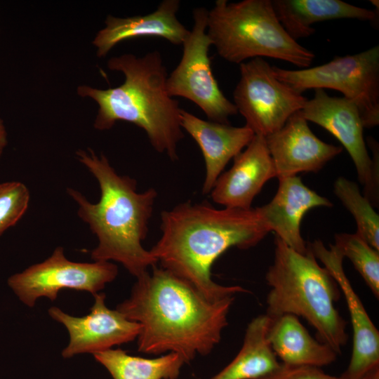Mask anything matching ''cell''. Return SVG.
<instances>
[{
	"label": "cell",
	"instance_id": "6da1fadb",
	"mask_svg": "<svg viewBox=\"0 0 379 379\" xmlns=\"http://www.w3.org/2000/svg\"><path fill=\"white\" fill-rule=\"evenodd\" d=\"M129 298L116 310L140 325L138 350L149 354L173 352L186 363L211 352L227 326L234 300L206 298L191 284L156 265L136 278Z\"/></svg>",
	"mask_w": 379,
	"mask_h": 379
},
{
	"label": "cell",
	"instance_id": "7a4b0ae2",
	"mask_svg": "<svg viewBox=\"0 0 379 379\" xmlns=\"http://www.w3.org/2000/svg\"><path fill=\"white\" fill-rule=\"evenodd\" d=\"M161 236L151 248L161 267L191 284L206 298L218 300L247 290L214 282L211 270L227 249H247L270 232L258 207L217 209L183 202L161 213Z\"/></svg>",
	"mask_w": 379,
	"mask_h": 379
},
{
	"label": "cell",
	"instance_id": "3957f363",
	"mask_svg": "<svg viewBox=\"0 0 379 379\" xmlns=\"http://www.w3.org/2000/svg\"><path fill=\"white\" fill-rule=\"evenodd\" d=\"M81 163L98 181L100 197L91 203L78 190L67 188V194L77 204V215L98 239L91 251L93 261H115L135 278L148 272L158 262L142 246L148 232L157 192L149 188L137 191V182L121 175L104 154L92 149L76 152Z\"/></svg>",
	"mask_w": 379,
	"mask_h": 379
},
{
	"label": "cell",
	"instance_id": "277c9868",
	"mask_svg": "<svg viewBox=\"0 0 379 379\" xmlns=\"http://www.w3.org/2000/svg\"><path fill=\"white\" fill-rule=\"evenodd\" d=\"M107 66L124 74L121 85L107 89L81 85L77 89L79 96L93 100L98 106L94 128L109 130L119 121L133 124L145 131L157 152L178 160V145L185 136L181 108L167 93L168 74L161 54L158 51L141 57L124 53L110 58Z\"/></svg>",
	"mask_w": 379,
	"mask_h": 379
},
{
	"label": "cell",
	"instance_id": "5b68a950",
	"mask_svg": "<svg viewBox=\"0 0 379 379\" xmlns=\"http://www.w3.org/2000/svg\"><path fill=\"white\" fill-rule=\"evenodd\" d=\"M265 280L270 287L265 314L270 319L287 314L303 317L315 328L319 341L341 353L348 337L346 321L335 306L340 289L310 248L302 254L275 237L273 262Z\"/></svg>",
	"mask_w": 379,
	"mask_h": 379
},
{
	"label": "cell",
	"instance_id": "8992f818",
	"mask_svg": "<svg viewBox=\"0 0 379 379\" xmlns=\"http://www.w3.org/2000/svg\"><path fill=\"white\" fill-rule=\"evenodd\" d=\"M206 32L218 54L234 64L270 58L304 69L315 58L287 34L272 0H217L208 11Z\"/></svg>",
	"mask_w": 379,
	"mask_h": 379
},
{
	"label": "cell",
	"instance_id": "52a82bcc",
	"mask_svg": "<svg viewBox=\"0 0 379 379\" xmlns=\"http://www.w3.org/2000/svg\"><path fill=\"white\" fill-rule=\"evenodd\" d=\"M275 77L301 93L308 89H333L357 107L364 128L379 124V46L335 56L330 62L302 69L272 66Z\"/></svg>",
	"mask_w": 379,
	"mask_h": 379
},
{
	"label": "cell",
	"instance_id": "ba28073f",
	"mask_svg": "<svg viewBox=\"0 0 379 379\" xmlns=\"http://www.w3.org/2000/svg\"><path fill=\"white\" fill-rule=\"evenodd\" d=\"M208 10H193V26L182 43V54L176 67L168 74L166 91L173 98L181 97L197 105L209 121L230 124L238 114L234 104L220 90L212 72L207 34Z\"/></svg>",
	"mask_w": 379,
	"mask_h": 379
},
{
	"label": "cell",
	"instance_id": "9c48e42d",
	"mask_svg": "<svg viewBox=\"0 0 379 379\" xmlns=\"http://www.w3.org/2000/svg\"><path fill=\"white\" fill-rule=\"evenodd\" d=\"M240 78L233 91L234 104L255 135L267 137L301 110L307 98L279 80L262 58L239 65Z\"/></svg>",
	"mask_w": 379,
	"mask_h": 379
},
{
	"label": "cell",
	"instance_id": "30bf717a",
	"mask_svg": "<svg viewBox=\"0 0 379 379\" xmlns=\"http://www.w3.org/2000/svg\"><path fill=\"white\" fill-rule=\"evenodd\" d=\"M303 117L332 134L346 149L364 187L363 195L373 207L379 202V165L378 144L368 138L373 159L367 151L363 135L364 126L359 109L344 97L328 95L323 89H315L312 98L300 110Z\"/></svg>",
	"mask_w": 379,
	"mask_h": 379
},
{
	"label": "cell",
	"instance_id": "8fae6325",
	"mask_svg": "<svg viewBox=\"0 0 379 379\" xmlns=\"http://www.w3.org/2000/svg\"><path fill=\"white\" fill-rule=\"evenodd\" d=\"M118 274L117 266L109 261L79 262L68 260L62 246L41 262L11 275L8 285L25 305L32 307L36 300H55L65 288L84 291L92 295L102 290Z\"/></svg>",
	"mask_w": 379,
	"mask_h": 379
},
{
	"label": "cell",
	"instance_id": "7c38bea8",
	"mask_svg": "<svg viewBox=\"0 0 379 379\" xmlns=\"http://www.w3.org/2000/svg\"><path fill=\"white\" fill-rule=\"evenodd\" d=\"M93 295L94 303L85 316L74 317L55 306L48 311L51 317L68 331L69 340L62 351L65 359L79 354H93L128 343L137 339L140 333L141 327L138 323L106 305L105 293Z\"/></svg>",
	"mask_w": 379,
	"mask_h": 379
},
{
	"label": "cell",
	"instance_id": "4fadbf2b",
	"mask_svg": "<svg viewBox=\"0 0 379 379\" xmlns=\"http://www.w3.org/2000/svg\"><path fill=\"white\" fill-rule=\"evenodd\" d=\"M314 256L333 277L345 299L352 327V351L343 379H361L379 365V331L369 317L343 269L344 257L333 245L326 248L321 240L308 245Z\"/></svg>",
	"mask_w": 379,
	"mask_h": 379
},
{
	"label": "cell",
	"instance_id": "5bb4252c",
	"mask_svg": "<svg viewBox=\"0 0 379 379\" xmlns=\"http://www.w3.org/2000/svg\"><path fill=\"white\" fill-rule=\"evenodd\" d=\"M300 110L293 114L279 130L265 137L277 178L318 172L341 153V147L317 137Z\"/></svg>",
	"mask_w": 379,
	"mask_h": 379
},
{
	"label": "cell",
	"instance_id": "9a60e30c",
	"mask_svg": "<svg viewBox=\"0 0 379 379\" xmlns=\"http://www.w3.org/2000/svg\"><path fill=\"white\" fill-rule=\"evenodd\" d=\"M233 159L232 166L216 180L211 197L225 208L249 209L264 185L277 178L265 137L255 135Z\"/></svg>",
	"mask_w": 379,
	"mask_h": 379
},
{
	"label": "cell",
	"instance_id": "2e32d148",
	"mask_svg": "<svg viewBox=\"0 0 379 379\" xmlns=\"http://www.w3.org/2000/svg\"><path fill=\"white\" fill-rule=\"evenodd\" d=\"M180 123L201 150L206 168L202 194H208L227 163L248 145L255 133L246 126L204 120L182 108Z\"/></svg>",
	"mask_w": 379,
	"mask_h": 379
},
{
	"label": "cell",
	"instance_id": "e0dca14e",
	"mask_svg": "<svg viewBox=\"0 0 379 379\" xmlns=\"http://www.w3.org/2000/svg\"><path fill=\"white\" fill-rule=\"evenodd\" d=\"M277 192L267 204L258 207L270 232L287 246L307 254L309 247L300 233L304 215L314 207H331L327 199L307 187L297 175L280 178Z\"/></svg>",
	"mask_w": 379,
	"mask_h": 379
},
{
	"label": "cell",
	"instance_id": "ac0fdd59",
	"mask_svg": "<svg viewBox=\"0 0 379 379\" xmlns=\"http://www.w3.org/2000/svg\"><path fill=\"white\" fill-rule=\"evenodd\" d=\"M179 0H164L150 13L128 18L108 15L105 26L95 34L92 44L99 58L106 56L119 43L140 37L163 38L175 45H182L190 34L177 18Z\"/></svg>",
	"mask_w": 379,
	"mask_h": 379
},
{
	"label": "cell",
	"instance_id": "d6986e66",
	"mask_svg": "<svg viewBox=\"0 0 379 379\" xmlns=\"http://www.w3.org/2000/svg\"><path fill=\"white\" fill-rule=\"evenodd\" d=\"M279 22L294 40L307 38L315 32L312 25L338 19L376 20V13L340 0H272Z\"/></svg>",
	"mask_w": 379,
	"mask_h": 379
},
{
	"label": "cell",
	"instance_id": "ffe728a7",
	"mask_svg": "<svg viewBox=\"0 0 379 379\" xmlns=\"http://www.w3.org/2000/svg\"><path fill=\"white\" fill-rule=\"evenodd\" d=\"M267 338L284 364L320 368L334 362L338 354L328 345L312 337L293 314L270 319Z\"/></svg>",
	"mask_w": 379,
	"mask_h": 379
},
{
	"label": "cell",
	"instance_id": "44dd1931",
	"mask_svg": "<svg viewBox=\"0 0 379 379\" xmlns=\"http://www.w3.org/2000/svg\"><path fill=\"white\" fill-rule=\"evenodd\" d=\"M270 321L265 314L253 319L237 355L210 379H259L276 371L281 363L267 338Z\"/></svg>",
	"mask_w": 379,
	"mask_h": 379
},
{
	"label": "cell",
	"instance_id": "7402d4cb",
	"mask_svg": "<svg viewBox=\"0 0 379 379\" xmlns=\"http://www.w3.org/2000/svg\"><path fill=\"white\" fill-rule=\"evenodd\" d=\"M93 355L113 379H177L185 364L181 356L173 352L147 359L112 348Z\"/></svg>",
	"mask_w": 379,
	"mask_h": 379
},
{
	"label": "cell",
	"instance_id": "603a6c76",
	"mask_svg": "<svg viewBox=\"0 0 379 379\" xmlns=\"http://www.w3.org/2000/svg\"><path fill=\"white\" fill-rule=\"evenodd\" d=\"M334 192L350 212L357 223V234L379 251V216L370 201L361 194L358 185L339 177L334 183Z\"/></svg>",
	"mask_w": 379,
	"mask_h": 379
},
{
	"label": "cell",
	"instance_id": "cb8c5ba5",
	"mask_svg": "<svg viewBox=\"0 0 379 379\" xmlns=\"http://www.w3.org/2000/svg\"><path fill=\"white\" fill-rule=\"evenodd\" d=\"M333 245L344 258H347L352 262L373 295L378 298L379 251L357 233L336 234Z\"/></svg>",
	"mask_w": 379,
	"mask_h": 379
},
{
	"label": "cell",
	"instance_id": "d4e9b609",
	"mask_svg": "<svg viewBox=\"0 0 379 379\" xmlns=\"http://www.w3.org/2000/svg\"><path fill=\"white\" fill-rule=\"evenodd\" d=\"M29 201V190L23 182L0 183V236L22 218Z\"/></svg>",
	"mask_w": 379,
	"mask_h": 379
},
{
	"label": "cell",
	"instance_id": "484cf974",
	"mask_svg": "<svg viewBox=\"0 0 379 379\" xmlns=\"http://www.w3.org/2000/svg\"><path fill=\"white\" fill-rule=\"evenodd\" d=\"M259 379H343L342 376L331 375L319 367L295 366L281 363L280 366L270 374Z\"/></svg>",
	"mask_w": 379,
	"mask_h": 379
},
{
	"label": "cell",
	"instance_id": "4316f807",
	"mask_svg": "<svg viewBox=\"0 0 379 379\" xmlns=\"http://www.w3.org/2000/svg\"><path fill=\"white\" fill-rule=\"evenodd\" d=\"M7 144V131L4 121L0 118V158Z\"/></svg>",
	"mask_w": 379,
	"mask_h": 379
},
{
	"label": "cell",
	"instance_id": "83f0119b",
	"mask_svg": "<svg viewBox=\"0 0 379 379\" xmlns=\"http://www.w3.org/2000/svg\"><path fill=\"white\" fill-rule=\"evenodd\" d=\"M361 379H379V365L371 369Z\"/></svg>",
	"mask_w": 379,
	"mask_h": 379
},
{
	"label": "cell",
	"instance_id": "f1b7e54d",
	"mask_svg": "<svg viewBox=\"0 0 379 379\" xmlns=\"http://www.w3.org/2000/svg\"><path fill=\"white\" fill-rule=\"evenodd\" d=\"M370 2L375 7L377 8V9L378 10V8H379V3H378V1H375V0H371Z\"/></svg>",
	"mask_w": 379,
	"mask_h": 379
}]
</instances>
